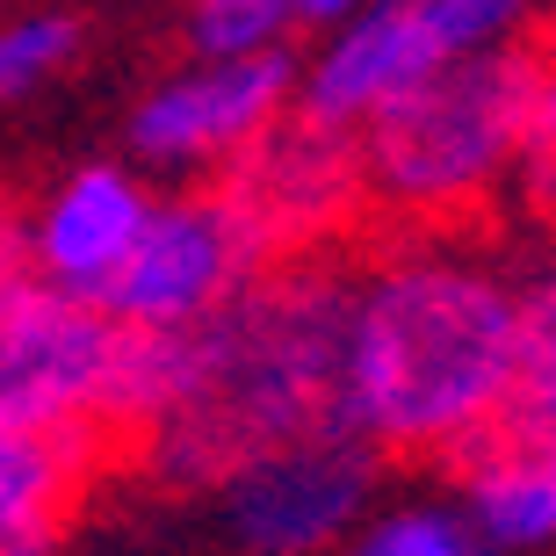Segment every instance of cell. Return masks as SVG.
<instances>
[{
  "label": "cell",
  "mask_w": 556,
  "mask_h": 556,
  "mask_svg": "<svg viewBox=\"0 0 556 556\" xmlns=\"http://www.w3.org/2000/svg\"><path fill=\"white\" fill-rule=\"evenodd\" d=\"M340 413L369 448L455 455L484 427L556 441L549 282L448 247H413L348 282Z\"/></svg>",
  "instance_id": "6da1fadb"
},
{
  "label": "cell",
  "mask_w": 556,
  "mask_h": 556,
  "mask_svg": "<svg viewBox=\"0 0 556 556\" xmlns=\"http://www.w3.org/2000/svg\"><path fill=\"white\" fill-rule=\"evenodd\" d=\"M340 348H348V275L268 268L203 326L174 332V397L152 419V470L166 484H217L253 448L289 433L348 427L340 413Z\"/></svg>",
  "instance_id": "7a4b0ae2"
},
{
  "label": "cell",
  "mask_w": 556,
  "mask_h": 556,
  "mask_svg": "<svg viewBox=\"0 0 556 556\" xmlns=\"http://www.w3.org/2000/svg\"><path fill=\"white\" fill-rule=\"evenodd\" d=\"M369 203L391 217L448 225L477 210L492 188L528 174V195L549 203V152H556V80L535 43H498L448 59L441 73L413 80L354 130Z\"/></svg>",
  "instance_id": "3957f363"
},
{
  "label": "cell",
  "mask_w": 556,
  "mask_h": 556,
  "mask_svg": "<svg viewBox=\"0 0 556 556\" xmlns=\"http://www.w3.org/2000/svg\"><path fill=\"white\" fill-rule=\"evenodd\" d=\"M124 369L130 326H116L94 296L8 275L0 282V419L37 433L109 441L124 433Z\"/></svg>",
  "instance_id": "277c9868"
},
{
  "label": "cell",
  "mask_w": 556,
  "mask_h": 556,
  "mask_svg": "<svg viewBox=\"0 0 556 556\" xmlns=\"http://www.w3.org/2000/svg\"><path fill=\"white\" fill-rule=\"evenodd\" d=\"M535 29V0H369L332 22L318 59L296 65V109L318 124L362 130L376 109L448 59L498 51Z\"/></svg>",
  "instance_id": "5b68a950"
},
{
  "label": "cell",
  "mask_w": 556,
  "mask_h": 556,
  "mask_svg": "<svg viewBox=\"0 0 556 556\" xmlns=\"http://www.w3.org/2000/svg\"><path fill=\"white\" fill-rule=\"evenodd\" d=\"M275 253L253 239V225L239 217L225 188H181V195H152L138 247L124 253V268L109 275V289L94 304L116 326L138 332H181L203 326L217 304H231Z\"/></svg>",
  "instance_id": "8992f818"
},
{
  "label": "cell",
  "mask_w": 556,
  "mask_h": 556,
  "mask_svg": "<svg viewBox=\"0 0 556 556\" xmlns=\"http://www.w3.org/2000/svg\"><path fill=\"white\" fill-rule=\"evenodd\" d=\"M217 484L247 556H332L376 498V448L354 427L289 433L231 463Z\"/></svg>",
  "instance_id": "52a82bcc"
},
{
  "label": "cell",
  "mask_w": 556,
  "mask_h": 556,
  "mask_svg": "<svg viewBox=\"0 0 556 556\" xmlns=\"http://www.w3.org/2000/svg\"><path fill=\"white\" fill-rule=\"evenodd\" d=\"M239 203V217L253 225V239L289 261V253H318L326 239L369 210V181H362V144L354 130L318 124L289 102L247 152L225 160V181H217Z\"/></svg>",
  "instance_id": "ba28073f"
},
{
  "label": "cell",
  "mask_w": 556,
  "mask_h": 556,
  "mask_svg": "<svg viewBox=\"0 0 556 556\" xmlns=\"http://www.w3.org/2000/svg\"><path fill=\"white\" fill-rule=\"evenodd\" d=\"M296 102V59L253 51V59H188L138 94L130 109V160L152 174H203L247 152L261 130Z\"/></svg>",
  "instance_id": "9c48e42d"
},
{
  "label": "cell",
  "mask_w": 556,
  "mask_h": 556,
  "mask_svg": "<svg viewBox=\"0 0 556 556\" xmlns=\"http://www.w3.org/2000/svg\"><path fill=\"white\" fill-rule=\"evenodd\" d=\"M144 217H152V188H144L138 166L124 160L73 166L22 217V268L73 289V296H102L109 275L124 268V253L138 247Z\"/></svg>",
  "instance_id": "30bf717a"
},
{
  "label": "cell",
  "mask_w": 556,
  "mask_h": 556,
  "mask_svg": "<svg viewBox=\"0 0 556 556\" xmlns=\"http://www.w3.org/2000/svg\"><path fill=\"white\" fill-rule=\"evenodd\" d=\"M463 477V514L498 556H528L549 549L556 535V448L549 441H520V433L484 427L477 441L448 455Z\"/></svg>",
  "instance_id": "8fae6325"
},
{
  "label": "cell",
  "mask_w": 556,
  "mask_h": 556,
  "mask_svg": "<svg viewBox=\"0 0 556 556\" xmlns=\"http://www.w3.org/2000/svg\"><path fill=\"white\" fill-rule=\"evenodd\" d=\"M102 441L0 419V556H51Z\"/></svg>",
  "instance_id": "7c38bea8"
},
{
  "label": "cell",
  "mask_w": 556,
  "mask_h": 556,
  "mask_svg": "<svg viewBox=\"0 0 556 556\" xmlns=\"http://www.w3.org/2000/svg\"><path fill=\"white\" fill-rule=\"evenodd\" d=\"M332 556H498V549L470 528V514L455 498H405V506L362 514Z\"/></svg>",
  "instance_id": "4fadbf2b"
},
{
  "label": "cell",
  "mask_w": 556,
  "mask_h": 556,
  "mask_svg": "<svg viewBox=\"0 0 556 556\" xmlns=\"http://www.w3.org/2000/svg\"><path fill=\"white\" fill-rule=\"evenodd\" d=\"M87 51V29L73 8H22L0 22V102H29L59 87Z\"/></svg>",
  "instance_id": "5bb4252c"
},
{
  "label": "cell",
  "mask_w": 556,
  "mask_h": 556,
  "mask_svg": "<svg viewBox=\"0 0 556 556\" xmlns=\"http://www.w3.org/2000/svg\"><path fill=\"white\" fill-rule=\"evenodd\" d=\"M296 15L289 0H181V37L195 59H253L282 51Z\"/></svg>",
  "instance_id": "9a60e30c"
},
{
  "label": "cell",
  "mask_w": 556,
  "mask_h": 556,
  "mask_svg": "<svg viewBox=\"0 0 556 556\" xmlns=\"http://www.w3.org/2000/svg\"><path fill=\"white\" fill-rule=\"evenodd\" d=\"M354 8H369V0H289L296 29H332V22H348Z\"/></svg>",
  "instance_id": "2e32d148"
},
{
  "label": "cell",
  "mask_w": 556,
  "mask_h": 556,
  "mask_svg": "<svg viewBox=\"0 0 556 556\" xmlns=\"http://www.w3.org/2000/svg\"><path fill=\"white\" fill-rule=\"evenodd\" d=\"M8 275H22V210L0 195V282Z\"/></svg>",
  "instance_id": "e0dca14e"
}]
</instances>
